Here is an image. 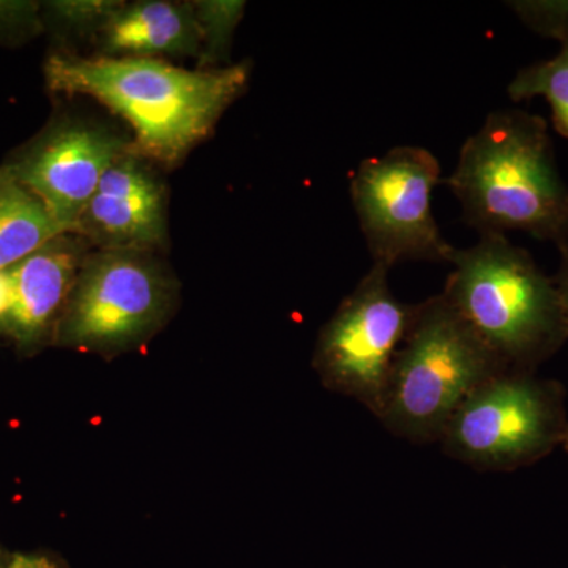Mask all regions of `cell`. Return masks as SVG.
Instances as JSON below:
<instances>
[{
  "label": "cell",
  "instance_id": "obj_1",
  "mask_svg": "<svg viewBox=\"0 0 568 568\" xmlns=\"http://www.w3.org/2000/svg\"><path fill=\"white\" fill-rule=\"evenodd\" d=\"M44 74L50 91L91 97L129 123L133 155L175 166L245 92L252 67L186 70L162 59L55 54Z\"/></svg>",
  "mask_w": 568,
  "mask_h": 568
},
{
  "label": "cell",
  "instance_id": "obj_2",
  "mask_svg": "<svg viewBox=\"0 0 568 568\" xmlns=\"http://www.w3.org/2000/svg\"><path fill=\"white\" fill-rule=\"evenodd\" d=\"M444 183L478 234L521 231L568 244V185L541 115L517 108L489 112Z\"/></svg>",
  "mask_w": 568,
  "mask_h": 568
},
{
  "label": "cell",
  "instance_id": "obj_3",
  "mask_svg": "<svg viewBox=\"0 0 568 568\" xmlns=\"http://www.w3.org/2000/svg\"><path fill=\"white\" fill-rule=\"evenodd\" d=\"M448 264L440 294L508 369L534 372L567 342L555 280L506 234H478Z\"/></svg>",
  "mask_w": 568,
  "mask_h": 568
},
{
  "label": "cell",
  "instance_id": "obj_4",
  "mask_svg": "<svg viewBox=\"0 0 568 568\" xmlns=\"http://www.w3.org/2000/svg\"><path fill=\"white\" fill-rule=\"evenodd\" d=\"M508 372L443 294L417 304L392 365L377 418L414 444L439 443L455 410L488 379Z\"/></svg>",
  "mask_w": 568,
  "mask_h": 568
},
{
  "label": "cell",
  "instance_id": "obj_5",
  "mask_svg": "<svg viewBox=\"0 0 568 568\" xmlns=\"http://www.w3.org/2000/svg\"><path fill=\"white\" fill-rule=\"evenodd\" d=\"M562 388L508 369L478 386L455 410L440 446L477 470H515L547 457L566 435Z\"/></svg>",
  "mask_w": 568,
  "mask_h": 568
},
{
  "label": "cell",
  "instance_id": "obj_6",
  "mask_svg": "<svg viewBox=\"0 0 568 568\" xmlns=\"http://www.w3.org/2000/svg\"><path fill=\"white\" fill-rule=\"evenodd\" d=\"M435 153L418 145H396L358 164L351 179L358 226L373 264L447 263L455 246L440 233L433 192L440 179Z\"/></svg>",
  "mask_w": 568,
  "mask_h": 568
},
{
  "label": "cell",
  "instance_id": "obj_7",
  "mask_svg": "<svg viewBox=\"0 0 568 568\" xmlns=\"http://www.w3.org/2000/svg\"><path fill=\"white\" fill-rule=\"evenodd\" d=\"M388 274L386 265L372 264L324 325L315 351L325 387L362 403L376 417L417 310L396 297Z\"/></svg>",
  "mask_w": 568,
  "mask_h": 568
},
{
  "label": "cell",
  "instance_id": "obj_8",
  "mask_svg": "<svg viewBox=\"0 0 568 568\" xmlns=\"http://www.w3.org/2000/svg\"><path fill=\"white\" fill-rule=\"evenodd\" d=\"M171 284L145 252L102 250L88 254L67 305V345L114 353L140 345L163 323Z\"/></svg>",
  "mask_w": 568,
  "mask_h": 568
},
{
  "label": "cell",
  "instance_id": "obj_9",
  "mask_svg": "<svg viewBox=\"0 0 568 568\" xmlns=\"http://www.w3.org/2000/svg\"><path fill=\"white\" fill-rule=\"evenodd\" d=\"M129 145L106 130L70 123L48 134L10 170L47 205L67 234L77 235L82 212L103 174L129 151Z\"/></svg>",
  "mask_w": 568,
  "mask_h": 568
},
{
  "label": "cell",
  "instance_id": "obj_10",
  "mask_svg": "<svg viewBox=\"0 0 568 568\" xmlns=\"http://www.w3.org/2000/svg\"><path fill=\"white\" fill-rule=\"evenodd\" d=\"M102 250L145 252L163 244L166 209L162 183L126 151L103 174L82 212L78 234Z\"/></svg>",
  "mask_w": 568,
  "mask_h": 568
},
{
  "label": "cell",
  "instance_id": "obj_11",
  "mask_svg": "<svg viewBox=\"0 0 568 568\" xmlns=\"http://www.w3.org/2000/svg\"><path fill=\"white\" fill-rule=\"evenodd\" d=\"M85 256V242L65 234L9 268L13 298L6 323L14 338L33 343L44 334L69 301Z\"/></svg>",
  "mask_w": 568,
  "mask_h": 568
},
{
  "label": "cell",
  "instance_id": "obj_12",
  "mask_svg": "<svg viewBox=\"0 0 568 568\" xmlns=\"http://www.w3.org/2000/svg\"><path fill=\"white\" fill-rule=\"evenodd\" d=\"M99 33L103 50L112 58L201 54V32L192 2L123 3Z\"/></svg>",
  "mask_w": 568,
  "mask_h": 568
},
{
  "label": "cell",
  "instance_id": "obj_13",
  "mask_svg": "<svg viewBox=\"0 0 568 568\" xmlns=\"http://www.w3.org/2000/svg\"><path fill=\"white\" fill-rule=\"evenodd\" d=\"M65 234L47 205L17 181L10 168L0 170V271H9Z\"/></svg>",
  "mask_w": 568,
  "mask_h": 568
},
{
  "label": "cell",
  "instance_id": "obj_14",
  "mask_svg": "<svg viewBox=\"0 0 568 568\" xmlns=\"http://www.w3.org/2000/svg\"><path fill=\"white\" fill-rule=\"evenodd\" d=\"M507 93L515 103L544 97L551 106L556 132L568 140V41L560 43L555 58L518 70Z\"/></svg>",
  "mask_w": 568,
  "mask_h": 568
},
{
  "label": "cell",
  "instance_id": "obj_15",
  "mask_svg": "<svg viewBox=\"0 0 568 568\" xmlns=\"http://www.w3.org/2000/svg\"><path fill=\"white\" fill-rule=\"evenodd\" d=\"M201 32V63L212 65L230 54L235 29L244 18V0H196L192 2Z\"/></svg>",
  "mask_w": 568,
  "mask_h": 568
},
{
  "label": "cell",
  "instance_id": "obj_16",
  "mask_svg": "<svg viewBox=\"0 0 568 568\" xmlns=\"http://www.w3.org/2000/svg\"><path fill=\"white\" fill-rule=\"evenodd\" d=\"M506 6L529 31L559 43L568 41V0H511Z\"/></svg>",
  "mask_w": 568,
  "mask_h": 568
},
{
  "label": "cell",
  "instance_id": "obj_17",
  "mask_svg": "<svg viewBox=\"0 0 568 568\" xmlns=\"http://www.w3.org/2000/svg\"><path fill=\"white\" fill-rule=\"evenodd\" d=\"M123 3L118 0H58L48 3V10L73 31L100 32Z\"/></svg>",
  "mask_w": 568,
  "mask_h": 568
},
{
  "label": "cell",
  "instance_id": "obj_18",
  "mask_svg": "<svg viewBox=\"0 0 568 568\" xmlns=\"http://www.w3.org/2000/svg\"><path fill=\"white\" fill-rule=\"evenodd\" d=\"M40 6L26 0H0V32L36 28Z\"/></svg>",
  "mask_w": 568,
  "mask_h": 568
},
{
  "label": "cell",
  "instance_id": "obj_19",
  "mask_svg": "<svg viewBox=\"0 0 568 568\" xmlns=\"http://www.w3.org/2000/svg\"><path fill=\"white\" fill-rule=\"evenodd\" d=\"M559 268L558 274L552 276L556 290H558L560 310H562L564 325H566L568 339V244L559 245Z\"/></svg>",
  "mask_w": 568,
  "mask_h": 568
},
{
  "label": "cell",
  "instance_id": "obj_20",
  "mask_svg": "<svg viewBox=\"0 0 568 568\" xmlns=\"http://www.w3.org/2000/svg\"><path fill=\"white\" fill-rule=\"evenodd\" d=\"M0 568H59V566L48 556L14 555L7 566Z\"/></svg>",
  "mask_w": 568,
  "mask_h": 568
},
{
  "label": "cell",
  "instance_id": "obj_21",
  "mask_svg": "<svg viewBox=\"0 0 568 568\" xmlns=\"http://www.w3.org/2000/svg\"><path fill=\"white\" fill-rule=\"evenodd\" d=\"M11 298H13V286H11V276L9 271H0V320L6 321L11 308Z\"/></svg>",
  "mask_w": 568,
  "mask_h": 568
},
{
  "label": "cell",
  "instance_id": "obj_22",
  "mask_svg": "<svg viewBox=\"0 0 568 568\" xmlns=\"http://www.w3.org/2000/svg\"><path fill=\"white\" fill-rule=\"evenodd\" d=\"M562 443L566 444L567 450H568V424L566 428V435H564Z\"/></svg>",
  "mask_w": 568,
  "mask_h": 568
}]
</instances>
